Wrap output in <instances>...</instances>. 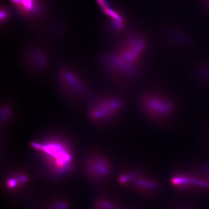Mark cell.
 Wrapping results in <instances>:
<instances>
[{
	"label": "cell",
	"mask_w": 209,
	"mask_h": 209,
	"mask_svg": "<svg viewBox=\"0 0 209 209\" xmlns=\"http://www.w3.org/2000/svg\"><path fill=\"white\" fill-rule=\"evenodd\" d=\"M124 104L123 100L118 96H103L92 104L90 110L91 119L99 124L111 122L121 115Z\"/></svg>",
	"instance_id": "8992f818"
},
{
	"label": "cell",
	"mask_w": 209,
	"mask_h": 209,
	"mask_svg": "<svg viewBox=\"0 0 209 209\" xmlns=\"http://www.w3.org/2000/svg\"><path fill=\"white\" fill-rule=\"evenodd\" d=\"M146 47L143 39L132 36L122 41L110 54L108 65L120 85L127 86L128 82L140 76L147 51Z\"/></svg>",
	"instance_id": "6da1fadb"
},
{
	"label": "cell",
	"mask_w": 209,
	"mask_h": 209,
	"mask_svg": "<svg viewBox=\"0 0 209 209\" xmlns=\"http://www.w3.org/2000/svg\"><path fill=\"white\" fill-rule=\"evenodd\" d=\"M113 168L111 159L100 152L90 155L86 163L87 174L96 182H104L109 179L113 173Z\"/></svg>",
	"instance_id": "52a82bcc"
},
{
	"label": "cell",
	"mask_w": 209,
	"mask_h": 209,
	"mask_svg": "<svg viewBox=\"0 0 209 209\" xmlns=\"http://www.w3.org/2000/svg\"><path fill=\"white\" fill-rule=\"evenodd\" d=\"M32 146L41 155L47 168L54 175H65L73 170V151L63 140L50 138L42 142L32 143Z\"/></svg>",
	"instance_id": "277c9868"
},
{
	"label": "cell",
	"mask_w": 209,
	"mask_h": 209,
	"mask_svg": "<svg viewBox=\"0 0 209 209\" xmlns=\"http://www.w3.org/2000/svg\"><path fill=\"white\" fill-rule=\"evenodd\" d=\"M68 203L65 201H56L52 204L50 209H68Z\"/></svg>",
	"instance_id": "30bf717a"
},
{
	"label": "cell",
	"mask_w": 209,
	"mask_h": 209,
	"mask_svg": "<svg viewBox=\"0 0 209 209\" xmlns=\"http://www.w3.org/2000/svg\"><path fill=\"white\" fill-rule=\"evenodd\" d=\"M96 209H100V208H99V207H97V206H96Z\"/></svg>",
	"instance_id": "7c38bea8"
},
{
	"label": "cell",
	"mask_w": 209,
	"mask_h": 209,
	"mask_svg": "<svg viewBox=\"0 0 209 209\" xmlns=\"http://www.w3.org/2000/svg\"><path fill=\"white\" fill-rule=\"evenodd\" d=\"M11 1L20 12L24 15H33L38 9V0H11Z\"/></svg>",
	"instance_id": "ba28073f"
},
{
	"label": "cell",
	"mask_w": 209,
	"mask_h": 209,
	"mask_svg": "<svg viewBox=\"0 0 209 209\" xmlns=\"http://www.w3.org/2000/svg\"><path fill=\"white\" fill-rule=\"evenodd\" d=\"M171 186L180 194H188L209 188V167L207 166H179L171 171Z\"/></svg>",
	"instance_id": "5b68a950"
},
{
	"label": "cell",
	"mask_w": 209,
	"mask_h": 209,
	"mask_svg": "<svg viewBox=\"0 0 209 209\" xmlns=\"http://www.w3.org/2000/svg\"><path fill=\"white\" fill-rule=\"evenodd\" d=\"M138 105L143 117L158 126L171 122L176 114L174 99L165 91L158 89H149L140 94Z\"/></svg>",
	"instance_id": "3957f363"
},
{
	"label": "cell",
	"mask_w": 209,
	"mask_h": 209,
	"mask_svg": "<svg viewBox=\"0 0 209 209\" xmlns=\"http://www.w3.org/2000/svg\"><path fill=\"white\" fill-rule=\"evenodd\" d=\"M29 180V178L26 174L23 173H17L9 176L6 180V186L11 190H16L20 186L26 184Z\"/></svg>",
	"instance_id": "9c48e42d"
},
{
	"label": "cell",
	"mask_w": 209,
	"mask_h": 209,
	"mask_svg": "<svg viewBox=\"0 0 209 209\" xmlns=\"http://www.w3.org/2000/svg\"><path fill=\"white\" fill-rule=\"evenodd\" d=\"M7 11H1V20H5L6 18L7 17Z\"/></svg>",
	"instance_id": "8fae6325"
},
{
	"label": "cell",
	"mask_w": 209,
	"mask_h": 209,
	"mask_svg": "<svg viewBox=\"0 0 209 209\" xmlns=\"http://www.w3.org/2000/svg\"><path fill=\"white\" fill-rule=\"evenodd\" d=\"M117 182L121 187L144 199L158 198L163 192L159 178L140 166H124L120 168Z\"/></svg>",
	"instance_id": "7a4b0ae2"
}]
</instances>
